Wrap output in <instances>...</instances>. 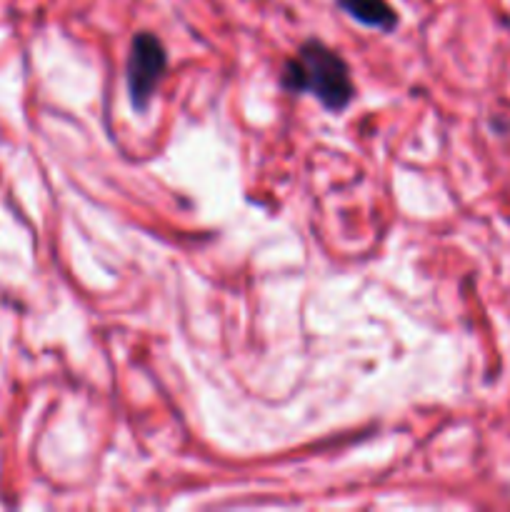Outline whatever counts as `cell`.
<instances>
[{
    "label": "cell",
    "mask_w": 510,
    "mask_h": 512,
    "mask_svg": "<svg viewBox=\"0 0 510 512\" xmlns=\"http://www.w3.org/2000/svg\"><path fill=\"white\" fill-rule=\"evenodd\" d=\"M285 88L313 93L328 110H343L353 100V80L345 60L320 40H308L283 68Z\"/></svg>",
    "instance_id": "1"
},
{
    "label": "cell",
    "mask_w": 510,
    "mask_h": 512,
    "mask_svg": "<svg viewBox=\"0 0 510 512\" xmlns=\"http://www.w3.org/2000/svg\"><path fill=\"white\" fill-rule=\"evenodd\" d=\"M168 68V55L163 43L153 33H138L130 45L128 65H125V78H128L130 100L138 110L148 108L160 78Z\"/></svg>",
    "instance_id": "2"
},
{
    "label": "cell",
    "mask_w": 510,
    "mask_h": 512,
    "mask_svg": "<svg viewBox=\"0 0 510 512\" xmlns=\"http://www.w3.org/2000/svg\"><path fill=\"white\" fill-rule=\"evenodd\" d=\"M338 5L350 18L368 25V28H378L388 33L398 23V15L390 8L388 0H338Z\"/></svg>",
    "instance_id": "3"
}]
</instances>
